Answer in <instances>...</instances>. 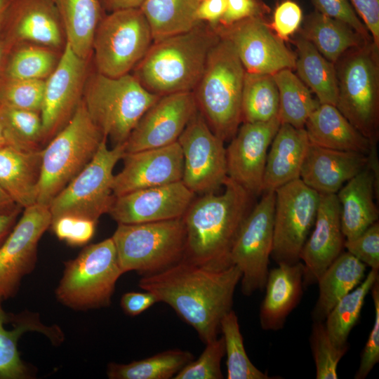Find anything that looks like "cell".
I'll use <instances>...</instances> for the list:
<instances>
[{
	"label": "cell",
	"mask_w": 379,
	"mask_h": 379,
	"mask_svg": "<svg viewBox=\"0 0 379 379\" xmlns=\"http://www.w3.org/2000/svg\"><path fill=\"white\" fill-rule=\"evenodd\" d=\"M241 278L234 265L213 270L182 259L161 272L142 276L138 286L171 306L206 344L218 337L222 319L232 310Z\"/></svg>",
	"instance_id": "obj_1"
},
{
	"label": "cell",
	"mask_w": 379,
	"mask_h": 379,
	"mask_svg": "<svg viewBox=\"0 0 379 379\" xmlns=\"http://www.w3.org/2000/svg\"><path fill=\"white\" fill-rule=\"evenodd\" d=\"M221 194L209 192L192 201L184 215V260L213 270L232 265L230 252L249 212L253 197L227 177Z\"/></svg>",
	"instance_id": "obj_2"
},
{
	"label": "cell",
	"mask_w": 379,
	"mask_h": 379,
	"mask_svg": "<svg viewBox=\"0 0 379 379\" xmlns=\"http://www.w3.org/2000/svg\"><path fill=\"white\" fill-rule=\"evenodd\" d=\"M219 39L213 27L200 22L186 32L153 41L132 74L159 96L193 91Z\"/></svg>",
	"instance_id": "obj_3"
},
{
	"label": "cell",
	"mask_w": 379,
	"mask_h": 379,
	"mask_svg": "<svg viewBox=\"0 0 379 379\" xmlns=\"http://www.w3.org/2000/svg\"><path fill=\"white\" fill-rule=\"evenodd\" d=\"M245 69L232 43L220 36L210 50L193 94L199 112L211 131L230 141L241 121Z\"/></svg>",
	"instance_id": "obj_4"
},
{
	"label": "cell",
	"mask_w": 379,
	"mask_h": 379,
	"mask_svg": "<svg viewBox=\"0 0 379 379\" xmlns=\"http://www.w3.org/2000/svg\"><path fill=\"white\" fill-rule=\"evenodd\" d=\"M160 96L145 89L132 74L110 77L88 74L82 102L102 135L122 145L147 109Z\"/></svg>",
	"instance_id": "obj_5"
},
{
	"label": "cell",
	"mask_w": 379,
	"mask_h": 379,
	"mask_svg": "<svg viewBox=\"0 0 379 379\" xmlns=\"http://www.w3.org/2000/svg\"><path fill=\"white\" fill-rule=\"evenodd\" d=\"M378 49L373 42L350 49L335 64V107L372 145L379 135Z\"/></svg>",
	"instance_id": "obj_6"
},
{
	"label": "cell",
	"mask_w": 379,
	"mask_h": 379,
	"mask_svg": "<svg viewBox=\"0 0 379 379\" xmlns=\"http://www.w3.org/2000/svg\"><path fill=\"white\" fill-rule=\"evenodd\" d=\"M104 138L81 100L68 123L42 149L36 203L49 207L91 161Z\"/></svg>",
	"instance_id": "obj_7"
},
{
	"label": "cell",
	"mask_w": 379,
	"mask_h": 379,
	"mask_svg": "<svg viewBox=\"0 0 379 379\" xmlns=\"http://www.w3.org/2000/svg\"><path fill=\"white\" fill-rule=\"evenodd\" d=\"M64 265L62 277L55 289L60 303L74 310L110 305L116 284L124 274L112 237L86 246Z\"/></svg>",
	"instance_id": "obj_8"
},
{
	"label": "cell",
	"mask_w": 379,
	"mask_h": 379,
	"mask_svg": "<svg viewBox=\"0 0 379 379\" xmlns=\"http://www.w3.org/2000/svg\"><path fill=\"white\" fill-rule=\"evenodd\" d=\"M112 239L123 272L135 271L145 276L161 272L183 258L186 233L182 217L119 223Z\"/></svg>",
	"instance_id": "obj_9"
},
{
	"label": "cell",
	"mask_w": 379,
	"mask_h": 379,
	"mask_svg": "<svg viewBox=\"0 0 379 379\" xmlns=\"http://www.w3.org/2000/svg\"><path fill=\"white\" fill-rule=\"evenodd\" d=\"M152 43L149 25L140 8L110 12L103 15L94 34L95 71L110 77L130 74Z\"/></svg>",
	"instance_id": "obj_10"
},
{
	"label": "cell",
	"mask_w": 379,
	"mask_h": 379,
	"mask_svg": "<svg viewBox=\"0 0 379 379\" xmlns=\"http://www.w3.org/2000/svg\"><path fill=\"white\" fill-rule=\"evenodd\" d=\"M124 153V144L109 149L104 138L91 161L51 202V222L72 215L98 222L102 215L108 213L115 198L114 168Z\"/></svg>",
	"instance_id": "obj_11"
},
{
	"label": "cell",
	"mask_w": 379,
	"mask_h": 379,
	"mask_svg": "<svg viewBox=\"0 0 379 379\" xmlns=\"http://www.w3.org/2000/svg\"><path fill=\"white\" fill-rule=\"evenodd\" d=\"M274 191L264 192L245 218L230 252L232 265L241 272V292L251 295L265 288L273 247Z\"/></svg>",
	"instance_id": "obj_12"
},
{
	"label": "cell",
	"mask_w": 379,
	"mask_h": 379,
	"mask_svg": "<svg viewBox=\"0 0 379 379\" xmlns=\"http://www.w3.org/2000/svg\"><path fill=\"white\" fill-rule=\"evenodd\" d=\"M274 239L271 258L277 264L300 261L302 248L313 227L319 194L300 178L274 190Z\"/></svg>",
	"instance_id": "obj_13"
},
{
	"label": "cell",
	"mask_w": 379,
	"mask_h": 379,
	"mask_svg": "<svg viewBox=\"0 0 379 379\" xmlns=\"http://www.w3.org/2000/svg\"><path fill=\"white\" fill-rule=\"evenodd\" d=\"M178 142L183 156L182 182L195 194L216 192L228 177L226 148L199 110Z\"/></svg>",
	"instance_id": "obj_14"
},
{
	"label": "cell",
	"mask_w": 379,
	"mask_h": 379,
	"mask_svg": "<svg viewBox=\"0 0 379 379\" xmlns=\"http://www.w3.org/2000/svg\"><path fill=\"white\" fill-rule=\"evenodd\" d=\"M49 207L35 204L24 208L0 247V298L14 297L22 279L34 269L40 239L51 227Z\"/></svg>",
	"instance_id": "obj_15"
},
{
	"label": "cell",
	"mask_w": 379,
	"mask_h": 379,
	"mask_svg": "<svg viewBox=\"0 0 379 379\" xmlns=\"http://www.w3.org/2000/svg\"><path fill=\"white\" fill-rule=\"evenodd\" d=\"M213 28L232 43L246 72L273 75L295 67V55L275 34L262 15Z\"/></svg>",
	"instance_id": "obj_16"
},
{
	"label": "cell",
	"mask_w": 379,
	"mask_h": 379,
	"mask_svg": "<svg viewBox=\"0 0 379 379\" xmlns=\"http://www.w3.org/2000/svg\"><path fill=\"white\" fill-rule=\"evenodd\" d=\"M88 62L65 42L55 68L44 81L40 112L44 145L68 123L81 103L88 76Z\"/></svg>",
	"instance_id": "obj_17"
},
{
	"label": "cell",
	"mask_w": 379,
	"mask_h": 379,
	"mask_svg": "<svg viewBox=\"0 0 379 379\" xmlns=\"http://www.w3.org/2000/svg\"><path fill=\"white\" fill-rule=\"evenodd\" d=\"M197 110L192 91L160 96L131 131L124 142L125 152L164 147L177 142Z\"/></svg>",
	"instance_id": "obj_18"
},
{
	"label": "cell",
	"mask_w": 379,
	"mask_h": 379,
	"mask_svg": "<svg viewBox=\"0 0 379 379\" xmlns=\"http://www.w3.org/2000/svg\"><path fill=\"white\" fill-rule=\"evenodd\" d=\"M280 125L278 116L265 122H243L226 147L227 176L253 196L262 192L267 152Z\"/></svg>",
	"instance_id": "obj_19"
},
{
	"label": "cell",
	"mask_w": 379,
	"mask_h": 379,
	"mask_svg": "<svg viewBox=\"0 0 379 379\" xmlns=\"http://www.w3.org/2000/svg\"><path fill=\"white\" fill-rule=\"evenodd\" d=\"M195 194L180 181L115 197L108 214L118 224H133L182 218Z\"/></svg>",
	"instance_id": "obj_20"
},
{
	"label": "cell",
	"mask_w": 379,
	"mask_h": 379,
	"mask_svg": "<svg viewBox=\"0 0 379 379\" xmlns=\"http://www.w3.org/2000/svg\"><path fill=\"white\" fill-rule=\"evenodd\" d=\"M124 166L114 175L115 197L138 190L182 180L183 156L178 142L133 152H125Z\"/></svg>",
	"instance_id": "obj_21"
},
{
	"label": "cell",
	"mask_w": 379,
	"mask_h": 379,
	"mask_svg": "<svg viewBox=\"0 0 379 379\" xmlns=\"http://www.w3.org/2000/svg\"><path fill=\"white\" fill-rule=\"evenodd\" d=\"M345 241L336 194H319L315 221L300 253L304 266V287L317 284L323 273L343 252Z\"/></svg>",
	"instance_id": "obj_22"
},
{
	"label": "cell",
	"mask_w": 379,
	"mask_h": 379,
	"mask_svg": "<svg viewBox=\"0 0 379 379\" xmlns=\"http://www.w3.org/2000/svg\"><path fill=\"white\" fill-rule=\"evenodd\" d=\"M1 32L13 46L32 43L60 51L66 42L52 0H11Z\"/></svg>",
	"instance_id": "obj_23"
},
{
	"label": "cell",
	"mask_w": 379,
	"mask_h": 379,
	"mask_svg": "<svg viewBox=\"0 0 379 379\" xmlns=\"http://www.w3.org/2000/svg\"><path fill=\"white\" fill-rule=\"evenodd\" d=\"M367 164V154L328 149L310 143L300 178L319 194H336Z\"/></svg>",
	"instance_id": "obj_24"
},
{
	"label": "cell",
	"mask_w": 379,
	"mask_h": 379,
	"mask_svg": "<svg viewBox=\"0 0 379 379\" xmlns=\"http://www.w3.org/2000/svg\"><path fill=\"white\" fill-rule=\"evenodd\" d=\"M303 274L301 261L294 264L281 262L269 271L259 313L263 330L278 331L284 327L302 298Z\"/></svg>",
	"instance_id": "obj_25"
},
{
	"label": "cell",
	"mask_w": 379,
	"mask_h": 379,
	"mask_svg": "<svg viewBox=\"0 0 379 379\" xmlns=\"http://www.w3.org/2000/svg\"><path fill=\"white\" fill-rule=\"evenodd\" d=\"M310 144L305 128L281 124L267 152L262 192L300 178Z\"/></svg>",
	"instance_id": "obj_26"
},
{
	"label": "cell",
	"mask_w": 379,
	"mask_h": 379,
	"mask_svg": "<svg viewBox=\"0 0 379 379\" xmlns=\"http://www.w3.org/2000/svg\"><path fill=\"white\" fill-rule=\"evenodd\" d=\"M376 191L378 194V180L367 165L336 193L345 240L354 239L378 221V209L374 201Z\"/></svg>",
	"instance_id": "obj_27"
},
{
	"label": "cell",
	"mask_w": 379,
	"mask_h": 379,
	"mask_svg": "<svg viewBox=\"0 0 379 379\" xmlns=\"http://www.w3.org/2000/svg\"><path fill=\"white\" fill-rule=\"evenodd\" d=\"M42 149L0 147V187L22 208L36 204Z\"/></svg>",
	"instance_id": "obj_28"
},
{
	"label": "cell",
	"mask_w": 379,
	"mask_h": 379,
	"mask_svg": "<svg viewBox=\"0 0 379 379\" xmlns=\"http://www.w3.org/2000/svg\"><path fill=\"white\" fill-rule=\"evenodd\" d=\"M305 129L311 144L337 150L368 154L372 145L334 105L319 104L307 119Z\"/></svg>",
	"instance_id": "obj_29"
},
{
	"label": "cell",
	"mask_w": 379,
	"mask_h": 379,
	"mask_svg": "<svg viewBox=\"0 0 379 379\" xmlns=\"http://www.w3.org/2000/svg\"><path fill=\"white\" fill-rule=\"evenodd\" d=\"M0 298V379H28L33 371L21 359L18 349L20 337L29 331L39 332L49 340L56 334L57 328L43 324L36 313L24 311L13 314L11 324L13 327L7 329L5 325L10 321V314L2 305Z\"/></svg>",
	"instance_id": "obj_30"
},
{
	"label": "cell",
	"mask_w": 379,
	"mask_h": 379,
	"mask_svg": "<svg viewBox=\"0 0 379 379\" xmlns=\"http://www.w3.org/2000/svg\"><path fill=\"white\" fill-rule=\"evenodd\" d=\"M366 266L348 251L342 252L318 280L319 296L313 321H324L335 304L365 278Z\"/></svg>",
	"instance_id": "obj_31"
},
{
	"label": "cell",
	"mask_w": 379,
	"mask_h": 379,
	"mask_svg": "<svg viewBox=\"0 0 379 379\" xmlns=\"http://www.w3.org/2000/svg\"><path fill=\"white\" fill-rule=\"evenodd\" d=\"M58 13L66 42L81 58L92 57L96 28L103 17L100 0H52Z\"/></svg>",
	"instance_id": "obj_32"
},
{
	"label": "cell",
	"mask_w": 379,
	"mask_h": 379,
	"mask_svg": "<svg viewBox=\"0 0 379 379\" xmlns=\"http://www.w3.org/2000/svg\"><path fill=\"white\" fill-rule=\"evenodd\" d=\"M300 34V36L312 43L333 64L350 49L372 42L366 40L346 23L317 11L306 18Z\"/></svg>",
	"instance_id": "obj_33"
},
{
	"label": "cell",
	"mask_w": 379,
	"mask_h": 379,
	"mask_svg": "<svg viewBox=\"0 0 379 379\" xmlns=\"http://www.w3.org/2000/svg\"><path fill=\"white\" fill-rule=\"evenodd\" d=\"M293 43L297 48L295 69L299 79L316 95L319 104L335 106L338 81L335 64L303 37H298Z\"/></svg>",
	"instance_id": "obj_34"
},
{
	"label": "cell",
	"mask_w": 379,
	"mask_h": 379,
	"mask_svg": "<svg viewBox=\"0 0 379 379\" xmlns=\"http://www.w3.org/2000/svg\"><path fill=\"white\" fill-rule=\"evenodd\" d=\"M197 6L194 0H144L140 9L156 41L186 32L199 24Z\"/></svg>",
	"instance_id": "obj_35"
},
{
	"label": "cell",
	"mask_w": 379,
	"mask_h": 379,
	"mask_svg": "<svg viewBox=\"0 0 379 379\" xmlns=\"http://www.w3.org/2000/svg\"><path fill=\"white\" fill-rule=\"evenodd\" d=\"M194 359L193 354L180 349L168 350L128 364L109 363V379H170Z\"/></svg>",
	"instance_id": "obj_36"
},
{
	"label": "cell",
	"mask_w": 379,
	"mask_h": 379,
	"mask_svg": "<svg viewBox=\"0 0 379 379\" xmlns=\"http://www.w3.org/2000/svg\"><path fill=\"white\" fill-rule=\"evenodd\" d=\"M291 70L284 69L272 75L279 91L278 117L281 124L305 128L307 119L319 103L313 98L308 87Z\"/></svg>",
	"instance_id": "obj_37"
},
{
	"label": "cell",
	"mask_w": 379,
	"mask_h": 379,
	"mask_svg": "<svg viewBox=\"0 0 379 379\" xmlns=\"http://www.w3.org/2000/svg\"><path fill=\"white\" fill-rule=\"evenodd\" d=\"M378 278V270L371 269L364 280L343 297L327 315L324 322L329 337L337 346L348 345L350 333L359 321L365 299Z\"/></svg>",
	"instance_id": "obj_38"
},
{
	"label": "cell",
	"mask_w": 379,
	"mask_h": 379,
	"mask_svg": "<svg viewBox=\"0 0 379 379\" xmlns=\"http://www.w3.org/2000/svg\"><path fill=\"white\" fill-rule=\"evenodd\" d=\"M61 53L40 44H15L7 58L4 78L44 81L55 68Z\"/></svg>",
	"instance_id": "obj_39"
},
{
	"label": "cell",
	"mask_w": 379,
	"mask_h": 379,
	"mask_svg": "<svg viewBox=\"0 0 379 379\" xmlns=\"http://www.w3.org/2000/svg\"><path fill=\"white\" fill-rule=\"evenodd\" d=\"M279 91L272 74L245 72L241 121L265 122L278 116Z\"/></svg>",
	"instance_id": "obj_40"
},
{
	"label": "cell",
	"mask_w": 379,
	"mask_h": 379,
	"mask_svg": "<svg viewBox=\"0 0 379 379\" xmlns=\"http://www.w3.org/2000/svg\"><path fill=\"white\" fill-rule=\"evenodd\" d=\"M220 331L225 342L227 356V379H271L251 361L244 345L238 317L231 310L220 321Z\"/></svg>",
	"instance_id": "obj_41"
},
{
	"label": "cell",
	"mask_w": 379,
	"mask_h": 379,
	"mask_svg": "<svg viewBox=\"0 0 379 379\" xmlns=\"http://www.w3.org/2000/svg\"><path fill=\"white\" fill-rule=\"evenodd\" d=\"M0 118L8 145L27 151L43 149V124L39 112L0 105Z\"/></svg>",
	"instance_id": "obj_42"
},
{
	"label": "cell",
	"mask_w": 379,
	"mask_h": 379,
	"mask_svg": "<svg viewBox=\"0 0 379 379\" xmlns=\"http://www.w3.org/2000/svg\"><path fill=\"white\" fill-rule=\"evenodd\" d=\"M317 379H338V366L349 349L331 340L324 321H314L310 338Z\"/></svg>",
	"instance_id": "obj_43"
},
{
	"label": "cell",
	"mask_w": 379,
	"mask_h": 379,
	"mask_svg": "<svg viewBox=\"0 0 379 379\" xmlns=\"http://www.w3.org/2000/svg\"><path fill=\"white\" fill-rule=\"evenodd\" d=\"M44 81L4 78L0 83V105L40 113Z\"/></svg>",
	"instance_id": "obj_44"
},
{
	"label": "cell",
	"mask_w": 379,
	"mask_h": 379,
	"mask_svg": "<svg viewBox=\"0 0 379 379\" xmlns=\"http://www.w3.org/2000/svg\"><path fill=\"white\" fill-rule=\"evenodd\" d=\"M225 355L223 337L206 343V347L197 360L185 365L173 379H222L221 361Z\"/></svg>",
	"instance_id": "obj_45"
},
{
	"label": "cell",
	"mask_w": 379,
	"mask_h": 379,
	"mask_svg": "<svg viewBox=\"0 0 379 379\" xmlns=\"http://www.w3.org/2000/svg\"><path fill=\"white\" fill-rule=\"evenodd\" d=\"M97 222L84 218L64 215L51 222V227L58 239L70 246H82L93 237Z\"/></svg>",
	"instance_id": "obj_46"
},
{
	"label": "cell",
	"mask_w": 379,
	"mask_h": 379,
	"mask_svg": "<svg viewBox=\"0 0 379 379\" xmlns=\"http://www.w3.org/2000/svg\"><path fill=\"white\" fill-rule=\"evenodd\" d=\"M344 248L366 266L379 270L378 221L354 239L345 240Z\"/></svg>",
	"instance_id": "obj_47"
},
{
	"label": "cell",
	"mask_w": 379,
	"mask_h": 379,
	"mask_svg": "<svg viewBox=\"0 0 379 379\" xmlns=\"http://www.w3.org/2000/svg\"><path fill=\"white\" fill-rule=\"evenodd\" d=\"M375 318L372 329L361 352L359 368L354 375L355 379H364L379 361V278L373 284L371 290Z\"/></svg>",
	"instance_id": "obj_48"
},
{
	"label": "cell",
	"mask_w": 379,
	"mask_h": 379,
	"mask_svg": "<svg viewBox=\"0 0 379 379\" xmlns=\"http://www.w3.org/2000/svg\"><path fill=\"white\" fill-rule=\"evenodd\" d=\"M317 11L328 17L342 21L368 41L371 34L359 20L348 0H312Z\"/></svg>",
	"instance_id": "obj_49"
},
{
	"label": "cell",
	"mask_w": 379,
	"mask_h": 379,
	"mask_svg": "<svg viewBox=\"0 0 379 379\" xmlns=\"http://www.w3.org/2000/svg\"><path fill=\"white\" fill-rule=\"evenodd\" d=\"M302 20V13L298 4L286 0L275 8L270 26L279 38L286 41L299 29Z\"/></svg>",
	"instance_id": "obj_50"
},
{
	"label": "cell",
	"mask_w": 379,
	"mask_h": 379,
	"mask_svg": "<svg viewBox=\"0 0 379 379\" xmlns=\"http://www.w3.org/2000/svg\"><path fill=\"white\" fill-rule=\"evenodd\" d=\"M267 8L255 0H227L226 11L218 25L229 26L243 19L262 13Z\"/></svg>",
	"instance_id": "obj_51"
},
{
	"label": "cell",
	"mask_w": 379,
	"mask_h": 379,
	"mask_svg": "<svg viewBox=\"0 0 379 379\" xmlns=\"http://www.w3.org/2000/svg\"><path fill=\"white\" fill-rule=\"evenodd\" d=\"M371 34L372 42L379 48V0H350Z\"/></svg>",
	"instance_id": "obj_52"
},
{
	"label": "cell",
	"mask_w": 379,
	"mask_h": 379,
	"mask_svg": "<svg viewBox=\"0 0 379 379\" xmlns=\"http://www.w3.org/2000/svg\"><path fill=\"white\" fill-rule=\"evenodd\" d=\"M157 302H159L158 298L149 291H131L122 295L120 305L127 315L135 317L140 314Z\"/></svg>",
	"instance_id": "obj_53"
},
{
	"label": "cell",
	"mask_w": 379,
	"mask_h": 379,
	"mask_svg": "<svg viewBox=\"0 0 379 379\" xmlns=\"http://www.w3.org/2000/svg\"><path fill=\"white\" fill-rule=\"evenodd\" d=\"M227 8V0H200L197 6L196 17L200 22L217 26Z\"/></svg>",
	"instance_id": "obj_54"
},
{
	"label": "cell",
	"mask_w": 379,
	"mask_h": 379,
	"mask_svg": "<svg viewBox=\"0 0 379 379\" xmlns=\"http://www.w3.org/2000/svg\"><path fill=\"white\" fill-rule=\"evenodd\" d=\"M22 208L0 214V247L17 222Z\"/></svg>",
	"instance_id": "obj_55"
},
{
	"label": "cell",
	"mask_w": 379,
	"mask_h": 379,
	"mask_svg": "<svg viewBox=\"0 0 379 379\" xmlns=\"http://www.w3.org/2000/svg\"><path fill=\"white\" fill-rule=\"evenodd\" d=\"M144 0H100L103 10L110 13L118 10L140 8Z\"/></svg>",
	"instance_id": "obj_56"
},
{
	"label": "cell",
	"mask_w": 379,
	"mask_h": 379,
	"mask_svg": "<svg viewBox=\"0 0 379 379\" xmlns=\"http://www.w3.org/2000/svg\"><path fill=\"white\" fill-rule=\"evenodd\" d=\"M13 45L6 39L0 28V83L4 79L5 67Z\"/></svg>",
	"instance_id": "obj_57"
},
{
	"label": "cell",
	"mask_w": 379,
	"mask_h": 379,
	"mask_svg": "<svg viewBox=\"0 0 379 379\" xmlns=\"http://www.w3.org/2000/svg\"><path fill=\"white\" fill-rule=\"evenodd\" d=\"M19 208L20 207L0 187V214L10 213Z\"/></svg>",
	"instance_id": "obj_58"
},
{
	"label": "cell",
	"mask_w": 379,
	"mask_h": 379,
	"mask_svg": "<svg viewBox=\"0 0 379 379\" xmlns=\"http://www.w3.org/2000/svg\"><path fill=\"white\" fill-rule=\"evenodd\" d=\"M11 0H0V28Z\"/></svg>",
	"instance_id": "obj_59"
},
{
	"label": "cell",
	"mask_w": 379,
	"mask_h": 379,
	"mask_svg": "<svg viewBox=\"0 0 379 379\" xmlns=\"http://www.w3.org/2000/svg\"><path fill=\"white\" fill-rule=\"evenodd\" d=\"M8 145L6 134L4 124L0 118V147Z\"/></svg>",
	"instance_id": "obj_60"
},
{
	"label": "cell",
	"mask_w": 379,
	"mask_h": 379,
	"mask_svg": "<svg viewBox=\"0 0 379 379\" xmlns=\"http://www.w3.org/2000/svg\"><path fill=\"white\" fill-rule=\"evenodd\" d=\"M255 1H257L259 2V3L262 4V3L261 2V0H255Z\"/></svg>",
	"instance_id": "obj_61"
},
{
	"label": "cell",
	"mask_w": 379,
	"mask_h": 379,
	"mask_svg": "<svg viewBox=\"0 0 379 379\" xmlns=\"http://www.w3.org/2000/svg\"><path fill=\"white\" fill-rule=\"evenodd\" d=\"M197 4L200 0H194Z\"/></svg>",
	"instance_id": "obj_62"
}]
</instances>
